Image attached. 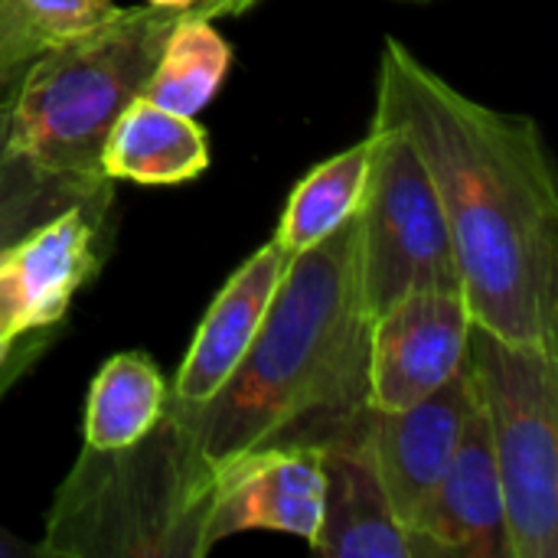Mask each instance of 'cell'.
<instances>
[{"label": "cell", "mask_w": 558, "mask_h": 558, "mask_svg": "<svg viewBox=\"0 0 558 558\" xmlns=\"http://www.w3.org/2000/svg\"><path fill=\"white\" fill-rule=\"evenodd\" d=\"M373 121L402 128L435 183L471 320L558 347V186L539 121L464 95L396 36Z\"/></svg>", "instance_id": "1"}, {"label": "cell", "mask_w": 558, "mask_h": 558, "mask_svg": "<svg viewBox=\"0 0 558 558\" xmlns=\"http://www.w3.org/2000/svg\"><path fill=\"white\" fill-rule=\"evenodd\" d=\"M369 330L356 213L291 255L262 330L226 386L196 409L167 405L183 412L209 474L268 445L324 451L350 438L369 409Z\"/></svg>", "instance_id": "2"}, {"label": "cell", "mask_w": 558, "mask_h": 558, "mask_svg": "<svg viewBox=\"0 0 558 558\" xmlns=\"http://www.w3.org/2000/svg\"><path fill=\"white\" fill-rule=\"evenodd\" d=\"M209 484L183 412L163 405L137 441L82 448L49 507L39 556L203 558Z\"/></svg>", "instance_id": "3"}, {"label": "cell", "mask_w": 558, "mask_h": 558, "mask_svg": "<svg viewBox=\"0 0 558 558\" xmlns=\"http://www.w3.org/2000/svg\"><path fill=\"white\" fill-rule=\"evenodd\" d=\"M177 16L180 10L147 3L121 7L118 16L43 52L10 98V150L56 170L101 173L105 137L144 95Z\"/></svg>", "instance_id": "4"}, {"label": "cell", "mask_w": 558, "mask_h": 558, "mask_svg": "<svg viewBox=\"0 0 558 558\" xmlns=\"http://www.w3.org/2000/svg\"><path fill=\"white\" fill-rule=\"evenodd\" d=\"M468 363L504 490L510 558L558 556V347L471 327Z\"/></svg>", "instance_id": "5"}, {"label": "cell", "mask_w": 558, "mask_h": 558, "mask_svg": "<svg viewBox=\"0 0 558 558\" xmlns=\"http://www.w3.org/2000/svg\"><path fill=\"white\" fill-rule=\"evenodd\" d=\"M373 160L360 206V268L369 314L415 291H461V271L435 183L396 124L373 121Z\"/></svg>", "instance_id": "6"}, {"label": "cell", "mask_w": 558, "mask_h": 558, "mask_svg": "<svg viewBox=\"0 0 558 558\" xmlns=\"http://www.w3.org/2000/svg\"><path fill=\"white\" fill-rule=\"evenodd\" d=\"M111 213L114 186L0 252V363L39 330L65 320L72 298L101 271L114 245Z\"/></svg>", "instance_id": "7"}, {"label": "cell", "mask_w": 558, "mask_h": 558, "mask_svg": "<svg viewBox=\"0 0 558 558\" xmlns=\"http://www.w3.org/2000/svg\"><path fill=\"white\" fill-rule=\"evenodd\" d=\"M471 311L461 291H415L373 317L366 392L379 412H399L438 392L464 363Z\"/></svg>", "instance_id": "8"}, {"label": "cell", "mask_w": 558, "mask_h": 558, "mask_svg": "<svg viewBox=\"0 0 558 558\" xmlns=\"http://www.w3.org/2000/svg\"><path fill=\"white\" fill-rule=\"evenodd\" d=\"M477 402V383L471 363H464L438 392L415 405L399 412L366 409L360 438L405 533L451 464Z\"/></svg>", "instance_id": "9"}, {"label": "cell", "mask_w": 558, "mask_h": 558, "mask_svg": "<svg viewBox=\"0 0 558 558\" xmlns=\"http://www.w3.org/2000/svg\"><path fill=\"white\" fill-rule=\"evenodd\" d=\"M324 510V464L317 448L268 445L216 468L209 484L203 539L216 543L235 533H284L314 539Z\"/></svg>", "instance_id": "10"}, {"label": "cell", "mask_w": 558, "mask_h": 558, "mask_svg": "<svg viewBox=\"0 0 558 558\" xmlns=\"http://www.w3.org/2000/svg\"><path fill=\"white\" fill-rule=\"evenodd\" d=\"M412 558H510L504 490L481 402L438 487L409 526Z\"/></svg>", "instance_id": "11"}, {"label": "cell", "mask_w": 558, "mask_h": 558, "mask_svg": "<svg viewBox=\"0 0 558 558\" xmlns=\"http://www.w3.org/2000/svg\"><path fill=\"white\" fill-rule=\"evenodd\" d=\"M288 262L291 255L271 239L232 271L190 340V350L167 396L173 405L196 409L226 386L245 350L255 343Z\"/></svg>", "instance_id": "12"}, {"label": "cell", "mask_w": 558, "mask_h": 558, "mask_svg": "<svg viewBox=\"0 0 558 558\" xmlns=\"http://www.w3.org/2000/svg\"><path fill=\"white\" fill-rule=\"evenodd\" d=\"M320 464L324 510L311 549L333 558H412L409 533L389 507L360 428L327 445Z\"/></svg>", "instance_id": "13"}, {"label": "cell", "mask_w": 558, "mask_h": 558, "mask_svg": "<svg viewBox=\"0 0 558 558\" xmlns=\"http://www.w3.org/2000/svg\"><path fill=\"white\" fill-rule=\"evenodd\" d=\"M209 167L206 128L170 108L134 98L101 147V173L141 186H177L203 177Z\"/></svg>", "instance_id": "14"}, {"label": "cell", "mask_w": 558, "mask_h": 558, "mask_svg": "<svg viewBox=\"0 0 558 558\" xmlns=\"http://www.w3.org/2000/svg\"><path fill=\"white\" fill-rule=\"evenodd\" d=\"M167 396L170 389L163 383V373L147 353L131 350L111 356L98 369L85 399V448L114 451L137 441L163 415Z\"/></svg>", "instance_id": "15"}, {"label": "cell", "mask_w": 558, "mask_h": 558, "mask_svg": "<svg viewBox=\"0 0 558 558\" xmlns=\"http://www.w3.org/2000/svg\"><path fill=\"white\" fill-rule=\"evenodd\" d=\"M369 160H373V134H366L360 144L317 163L291 190L275 242L288 255H298L317 245L320 239H327L350 216H356L366 196Z\"/></svg>", "instance_id": "16"}, {"label": "cell", "mask_w": 558, "mask_h": 558, "mask_svg": "<svg viewBox=\"0 0 558 558\" xmlns=\"http://www.w3.org/2000/svg\"><path fill=\"white\" fill-rule=\"evenodd\" d=\"M232 46L213 20L180 13L167 33L157 65L147 78L144 98L177 114L196 118L226 82Z\"/></svg>", "instance_id": "17"}, {"label": "cell", "mask_w": 558, "mask_h": 558, "mask_svg": "<svg viewBox=\"0 0 558 558\" xmlns=\"http://www.w3.org/2000/svg\"><path fill=\"white\" fill-rule=\"evenodd\" d=\"M111 186L114 180L101 173H69L46 167L23 150H10L0 163V252L62 216L69 206Z\"/></svg>", "instance_id": "18"}, {"label": "cell", "mask_w": 558, "mask_h": 558, "mask_svg": "<svg viewBox=\"0 0 558 558\" xmlns=\"http://www.w3.org/2000/svg\"><path fill=\"white\" fill-rule=\"evenodd\" d=\"M114 0H0V85L20 75L52 46L118 16Z\"/></svg>", "instance_id": "19"}, {"label": "cell", "mask_w": 558, "mask_h": 558, "mask_svg": "<svg viewBox=\"0 0 558 558\" xmlns=\"http://www.w3.org/2000/svg\"><path fill=\"white\" fill-rule=\"evenodd\" d=\"M56 333H59V327H49V330H39L36 337H29L7 363H0V386H13L39 356H43V350L56 340Z\"/></svg>", "instance_id": "20"}, {"label": "cell", "mask_w": 558, "mask_h": 558, "mask_svg": "<svg viewBox=\"0 0 558 558\" xmlns=\"http://www.w3.org/2000/svg\"><path fill=\"white\" fill-rule=\"evenodd\" d=\"M258 0H193V7L186 13L193 16H206V20H219V16H239L245 10H252Z\"/></svg>", "instance_id": "21"}, {"label": "cell", "mask_w": 558, "mask_h": 558, "mask_svg": "<svg viewBox=\"0 0 558 558\" xmlns=\"http://www.w3.org/2000/svg\"><path fill=\"white\" fill-rule=\"evenodd\" d=\"M7 389H10V386H0V396H3ZM20 556H39V546L23 543V539H16L13 533H7V530L0 526V558H20Z\"/></svg>", "instance_id": "22"}, {"label": "cell", "mask_w": 558, "mask_h": 558, "mask_svg": "<svg viewBox=\"0 0 558 558\" xmlns=\"http://www.w3.org/2000/svg\"><path fill=\"white\" fill-rule=\"evenodd\" d=\"M10 154V98L0 101V163Z\"/></svg>", "instance_id": "23"}, {"label": "cell", "mask_w": 558, "mask_h": 558, "mask_svg": "<svg viewBox=\"0 0 558 558\" xmlns=\"http://www.w3.org/2000/svg\"><path fill=\"white\" fill-rule=\"evenodd\" d=\"M147 7H160V10H180V13H186L190 7H193V0H144Z\"/></svg>", "instance_id": "24"}, {"label": "cell", "mask_w": 558, "mask_h": 558, "mask_svg": "<svg viewBox=\"0 0 558 558\" xmlns=\"http://www.w3.org/2000/svg\"><path fill=\"white\" fill-rule=\"evenodd\" d=\"M415 3H428V0H415Z\"/></svg>", "instance_id": "25"}]
</instances>
